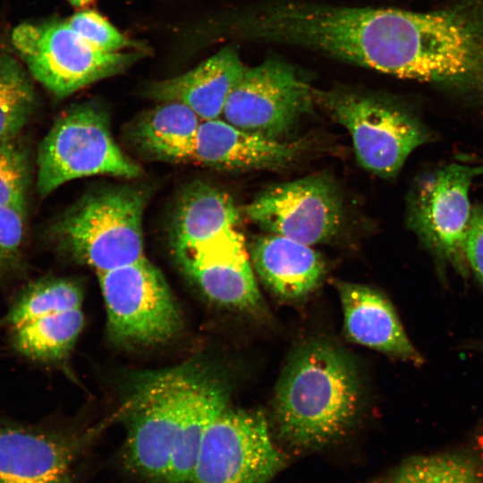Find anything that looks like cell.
<instances>
[{"instance_id":"12","label":"cell","mask_w":483,"mask_h":483,"mask_svg":"<svg viewBox=\"0 0 483 483\" xmlns=\"http://www.w3.org/2000/svg\"><path fill=\"white\" fill-rule=\"evenodd\" d=\"M184 273L211 301L233 309L263 310L242 235L235 229L176 257Z\"/></svg>"},{"instance_id":"4","label":"cell","mask_w":483,"mask_h":483,"mask_svg":"<svg viewBox=\"0 0 483 483\" xmlns=\"http://www.w3.org/2000/svg\"><path fill=\"white\" fill-rule=\"evenodd\" d=\"M37 189L47 196L72 180L109 175L133 179L142 169L115 141L109 118L94 102L74 105L54 123L39 144Z\"/></svg>"},{"instance_id":"11","label":"cell","mask_w":483,"mask_h":483,"mask_svg":"<svg viewBox=\"0 0 483 483\" xmlns=\"http://www.w3.org/2000/svg\"><path fill=\"white\" fill-rule=\"evenodd\" d=\"M244 211L268 233L309 246L332 239L343 218L340 194L325 174L272 185L258 194Z\"/></svg>"},{"instance_id":"8","label":"cell","mask_w":483,"mask_h":483,"mask_svg":"<svg viewBox=\"0 0 483 483\" xmlns=\"http://www.w3.org/2000/svg\"><path fill=\"white\" fill-rule=\"evenodd\" d=\"M483 166L449 164L421 175L408 199L407 224L439 259L464 273L472 207L469 192Z\"/></svg>"},{"instance_id":"14","label":"cell","mask_w":483,"mask_h":483,"mask_svg":"<svg viewBox=\"0 0 483 483\" xmlns=\"http://www.w3.org/2000/svg\"><path fill=\"white\" fill-rule=\"evenodd\" d=\"M337 288L344 331L352 342L415 364L422 361L393 305L381 292L353 283H339Z\"/></svg>"},{"instance_id":"15","label":"cell","mask_w":483,"mask_h":483,"mask_svg":"<svg viewBox=\"0 0 483 483\" xmlns=\"http://www.w3.org/2000/svg\"><path fill=\"white\" fill-rule=\"evenodd\" d=\"M245 67L238 53L226 47L184 73L152 82L145 93L158 102L182 103L202 121L217 119Z\"/></svg>"},{"instance_id":"26","label":"cell","mask_w":483,"mask_h":483,"mask_svg":"<svg viewBox=\"0 0 483 483\" xmlns=\"http://www.w3.org/2000/svg\"><path fill=\"white\" fill-rule=\"evenodd\" d=\"M66 21L86 42L101 51L114 53L141 49L139 43L129 39L96 11H79Z\"/></svg>"},{"instance_id":"7","label":"cell","mask_w":483,"mask_h":483,"mask_svg":"<svg viewBox=\"0 0 483 483\" xmlns=\"http://www.w3.org/2000/svg\"><path fill=\"white\" fill-rule=\"evenodd\" d=\"M335 121L350 133L359 164L383 177L396 175L411 153L428 134L405 109L360 93H333L321 97Z\"/></svg>"},{"instance_id":"18","label":"cell","mask_w":483,"mask_h":483,"mask_svg":"<svg viewBox=\"0 0 483 483\" xmlns=\"http://www.w3.org/2000/svg\"><path fill=\"white\" fill-rule=\"evenodd\" d=\"M201 119L179 102H159L138 115L125 129L127 143L146 159L191 161Z\"/></svg>"},{"instance_id":"27","label":"cell","mask_w":483,"mask_h":483,"mask_svg":"<svg viewBox=\"0 0 483 483\" xmlns=\"http://www.w3.org/2000/svg\"><path fill=\"white\" fill-rule=\"evenodd\" d=\"M27 214L0 206V279L10 276L22 266Z\"/></svg>"},{"instance_id":"24","label":"cell","mask_w":483,"mask_h":483,"mask_svg":"<svg viewBox=\"0 0 483 483\" xmlns=\"http://www.w3.org/2000/svg\"><path fill=\"white\" fill-rule=\"evenodd\" d=\"M36 105L33 85L20 63L0 54V140L20 135Z\"/></svg>"},{"instance_id":"28","label":"cell","mask_w":483,"mask_h":483,"mask_svg":"<svg viewBox=\"0 0 483 483\" xmlns=\"http://www.w3.org/2000/svg\"><path fill=\"white\" fill-rule=\"evenodd\" d=\"M465 256L467 264L483 284V206L472 208Z\"/></svg>"},{"instance_id":"3","label":"cell","mask_w":483,"mask_h":483,"mask_svg":"<svg viewBox=\"0 0 483 483\" xmlns=\"http://www.w3.org/2000/svg\"><path fill=\"white\" fill-rule=\"evenodd\" d=\"M199 364L188 362L132 379L123 411L124 461L134 473L165 483L187 394Z\"/></svg>"},{"instance_id":"25","label":"cell","mask_w":483,"mask_h":483,"mask_svg":"<svg viewBox=\"0 0 483 483\" xmlns=\"http://www.w3.org/2000/svg\"><path fill=\"white\" fill-rule=\"evenodd\" d=\"M31 182L30 153L19 138L0 140V206L27 214Z\"/></svg>"},{"instance_id":"10","label":"cell","mask_w":483,"mask_h":483,"mask_svg":"<svg viewBox=\"0 0 483 483\" xmlns=\"http://www.w3.org/2000/svg\"><path fill=\"white\" fill-rule=\"evenodd\" d=\"M314 98L312 88L291 65L267 60L245 67L222 115L243 131L283 140L310 112Z\"/></svg>"},{"instance_id":"30","label":"cell","mask_w":483,"mask_h":483,"mask_svg":"<svg viewBox=\"0 0 483 483\" xmlns=\"http://www.w3.org/2000/svg\"><path fill=\"white\" fill-rule=\"evenodd\" d=\"M51 483H65V482H64V478L62 479H59V480H57V481L51 482Z\"/></svg>"},{"instance_id":"21","label":"cell","mask_w":483,"mask_h":483,"mask_svg":"<svg viewBox=\"0 0 483 483\" xmlns=\"http://www.w3.org/2000/svg\"><path fill=\"white\" fill-rule=\"evenodd\" d=\"M84 324L81 308L42 316L9 328L13 348L38 361H55L73 347Z\"/></svg>"},{"instance_id":"2","label":"cell","mask_w":483,"mask_h":483,"mask_svg":"<svg viewBox=\"0 0 483 483\" xmlns=\"http://www.w3.org/2000/svg\"><path fill=\"white\" fill-rule=\"evenodd\" d=\"M148 192L135 185L101 189L84 196L49 226V237L97 273L145 257L143 216Z\"/></svg>"},{"instance_id":"6","label":"cell","mask_w":483,"mask_h":483,"mask_svg":"<svg viewBox=\"0 0 483 483\" xmlns=\"http://www.w3.org/2000/svg\"><path fill=\"white\" fill-rule=\"evenodd\" d=\"M97 275L115 343L155 345L180 332L182 318L168 284L146 257Z\"/></svg>"},{"instance_id":"9","label":"cell","mask_w":483,"mask_h":483,"mask_svg":"<svg viewBox=\"0 0 483 483\" xmlns=\"http://www.w3.org/2000/svg\"><path fill=\"white\" fill-rule=\"evenodd\" d=\"M283 464L262 413L227 406L208 427L188 483H268Z\"/></svg>"},{"instance_id":"22","label":"cell","mask_w":483,"mask_h":483,"mask_svg":"<svg viewBox=\"0 0 483 483\" xmlns=\"http://www.w3.org/2000/svg\"><path fill=\"white\" fill-rule=\"evenodd\" d=\"M387 483H483V443L410 458Z\"/></svg>"},{"instance_id":"17","label":"cell","mask_w":483,"mask_h":483,"mask_svg":"<svg viewBox=\"0 0 483 483\" xmlns=\"http://www.w3.org/2000/svg\"><path fill=\"white\" fill-rule=\"evenodd\" d=\"M72 458L69 443L18 426H0V483H51L64 478Z\"/></svg>"},{"instance_id":"29","label":"cell","mask_w":483,"mask_h":483,"mask_svg":"<svg viewBox=\"0 0 483 483\" xmlns=\"http://www.w3.org/2000/svg\"><path fill=\"white\" fill-rule=\"evenodd\" d=\"M73 6L84 7L91 4L94 0H68Z\"/></svg>"},{"instance_id":"5","label":"cell","mask_w":483,"mask_h":483,"mask_svg":"<svg viewBox=\"0 0 483 483\" xmlns=\"http://www.w3.org/2000/svg\"><path fill=\"white\" fill-rule=\"evenodd\" d=\"M12 41L31 75L57 97L124 72L144 55L143 49H97L66 21L20 24Z\"/></svg>"},{"instance_id":"16","label":"cell","mask_w":483,"mask_h":483,"mask_svg":"<svg viewBox=\"0 0 483 483\" xmlns=\"http://www.w3.org/2000/svg\"><path fill=\"white\" fill-rule=\"evenodd\" d=\"M249 256L262 282L283 299L306 296L325 273L323 258L309 245L274 233L253 239Z\"/></svg>"},{"instance_id":"20","label":"cell","mask_w":483,"mask_h":483,"mask_svg":"<svg viewBox=\"0 0 483 483\" xmlns=\"http://www.w3.org/2000/svg\"><path fill=\"white\" fill-rule=\"evenodd\" d=\"M239 217V209L227 192L206 182L191 185L181 196L172 223L175 257L235 229Z\"/></svg>"},{"instance_id":"13","label":"cell","mask_w":483,"mask_h":483,"mask_svg":"<svg viewBox=\"0 0 483 483\" xmlns=\"http://www.w3.org/2000/svg\"><path fill=\"white\" fill-rule=\"evenodd\" d=\"M305 148L304 141L266 138L217 118L201 121L191 161L223 170L275 169L290 165Z\"/></svg>"},{"instance_id":"23","label":"cell","mask_w":483,"mask_h":483,"mask_svg":"<svg viewBox=\"0 0 483 483\" xmlns=\"http://www.w3.org/2000/svg\"><path fill=\"white\" fill-rule=\"evenodd\" d=\"M82 292L73 281L47 278L31 283L18 295L0 324L8 329L47 314L81 308Z\"/></svg>"},{"instance_id":"1","label":"cell","mask_w":483,"mask_h":483,"mask_svg":"<svg viewBox=\"0 0 483 483\" xmlns=\"http://www.w3.org/2000/svg\"><path fill=\"white\" fill-rule=\"evenodd\" d=\"M360 402L359 378L345 355L325 342L306 343L293 353L276 386L278 434L300 447L325 445L347 429Z\"/></svg>"},{"instance_id":"19","label":"cell","mask_w":483,"mask_h":483,"mask_svg":"<svg viewBox=\"0 0 483 483\" xmlns=\"http://www.w3.org/2000/svg\"><path fill=\"white\" fill-rule=\"evenodd\" d=\"M227 402L225 382L199 364L186 397L165 483L189 482L204 436Z\"/></svg>"}]
</instances>
